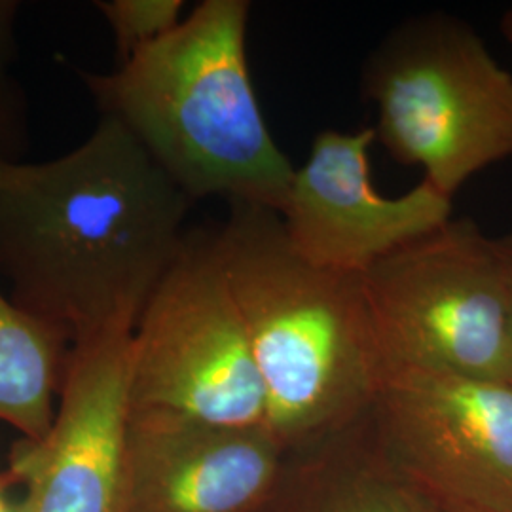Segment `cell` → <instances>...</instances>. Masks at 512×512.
I'll use <instances>...</instances> for the list:
<instances>
[{"label":"cell","mask_w":512,"mask_h":512,"mask_svg":"<svg viewBox=\"0 0 512 512\" xmlns=\"http://www.w3.org/2000/svg\"><path fill=\"white\" fill-rule=\"evenodd\" d=\"M192 200L120 122L0 190V275L21 310L71 342L137 325L179 253Z\"/></svg>","instance_id":"6da1fadb"},{"label":"cell","mask_w":512,"mask_h":512,"mask_svg":"<svg viewBox=\"0 0 512 512\" xmlns=\"http://www.w3.org/2000/svg\"><path fill=\"white\" fill-rule=\"evenodd\" d=\"M249 0H203L162 40L110 73L76 69L192 200L281 213L294 169L260 109L247 57Z\"/></svg>","instance_id":"7a4b0ae2"},{"label":"cell","mask_w":512,"mask_h":512,"mask_svg":"<svg viewBox=\"0 0 512 512\" xmlns=\"http://www.w3.org/2000/svg\"><path fill=\"white\" fill-rule=\"evenodd\" d=\"M213 238L285 454L363 420L387 370L363 277L313 266L262 207L230 205Z\"/></svg>","instance_id":"3957f363"},{"label":"cell","mask_w":512,"mask_h":512,"mask_svg":"<svg viewBox=\"0 0 512 512\" xmlns=\"http://www.w3.org/2000/svg\"><path fill=\"white\" fill-rule=\"evenodd\" d=\"M361 88L389 154L450 200L512 158V73L461 19L427 14L395 27L368 55Z\"/></svg>","instance_id":"277c9868"},{"label":"cell","mask_w":512,"mask_h":512,"mask_svg":"<svg viewBox=\"0 0 512 512\" xmlns=\"http://www.w3.org/2000/svg\"><path fill=\"white\" fill-rule=\"evenodd\" d=\"M385 366L512 382V317L495 249L473 219H452L363 275Z\"/></svg>","instance_id":"5b68a950"},{"label":"cell","mask_w":512,"mask_h":512,"mask_svg":"<svg viewBox=\"0 0 512 512\" xmlns=\"http://www.w3.org/2000/svg\"><path fill=\"white\" fill-rule=\"evenodd\" d=\"M131 410L266 427V397L213 232H188L131 336Z\"/></svg>","instance_id":"8992f818"},{"label":"cell","mask_w":512,"mask_h":512,"mask_svg":"<svg viewBox=\"0 0 512 512\" xmlns=\"http://www.w3.org/2000/svg\"><path fill=\"white\" fill-rule=\"evenodd\" d=\"M368 418L440 512H512V382L391 366Z\"/></svg>","instance_id":"52a82bcc"},{"label":"cell","mask_w":512,"mask_h":512,"mask_svg":"<svg viewBox=\"0 0 512 512\" xmlns=\"http://www.w3.org/2000/svg\"><path fill=\"white\" fill-rule=\"evenodd\" d=\"M133 327L71 342L48 435L19 440L10 475L25 484L18 512H118L128 433Z\"/></svg>","instance_id":"ba28073f"},{"label":"cell","mask_w":512,"mask_h":512,"mask_svg":"<svg viewBox=\"0 0 512 512\" xmlns=\"http://www.w3.org/2000/svg\"><path fill=\"white\" fill-rule=\"evenodd\" d=\"M376 129H325L294 171L279 219L296 253L317 268L363 275L385 256L452 219V202L421 181L403 196H382L370 173Z\"/></svg>","instance_id":"9c48e42d"},{"label":"cell","mask_w":512,"mask_h":512,"mask_svg":"<svg viewBox=\"0 0 512 512\" xmlns=\"http://www.w3.org/2000/svg\"><path fill=\"white\" fill-rule=\"evenodd\" d=\"M285 459L266 427L131 410L118 512H264Z\"/></svg>","instance_id":"30bf717a"},{"label":"cell","mask_w":512,"mask_h":512,"mask_svg":"<svg viewBox=\"0 0 512 512\" xmlns=\"http://www.w3.org/2000/svg\"><path fill=\"white\" fill-rule=\"evenodd\" d=\"M264 512H440L404 478L380 446L372 423L289 454Z\"/></svg>","instance_id":"8fae6325"},{"label":"cell","mask_w":512,"mask_h":512,"mask_svg":"<svg viewBox=\"0 0 512 512\" xmlns=\"http://www.w3.org/2000/svg\"><path fill=\"white\" fill-rule=\"evenodd\" d=\"M71 338L0 293V423L21 439H44L52 429Z\"/></svg>","instance_id":"7c38bea8"},{"label":"cell","mask_w":512,"mask_h":512,"mask_svg":"<svg viewBox=\"0 0 512 512\" xmlns=\"http://www.w3.org/2000/svg\"><path fill=\"white\" fill-rule=\"evenodd\" d=\"M109 23L118 65L169 35L183 21V0H97Z\"/></svg>","instance_id":"4fadbf2b"},{"label":"cell","mask_w":512,"mask_h":512,"mask_svg":"<svg viewBox=\"0 0 512 512\" xmlns=\"http://www.w3.org/2000/svg\"><path fill=\"white\" fill-rule=\"evenodd\" d=\"M19 2L0 0V162L21 164L29 147L27 99L12 74L18 55Z\"/></svg>","instance_id":"5bb4252c"},{"label":"cell","mask_w":512,"mask_h":512,"mask_svg":"<svg viewBox=\"0 0 512 512\" xmlns=\"http://www.w3.org/2000/svg\"><path fill=\"white\" fill-rule=\"evenodd\" d=\"M494 239L497 256H499V262H501V270H503V277H505V287H507L512 317V228Z\"/></svg>","instance_id":"9a60e30c"},{"label":"cell","mask_w":512,"mask_h":512,"mask_svg":"<svg viewBox=\"0 0 512 512\" xmlns=\"http://www.w3.org/2000/svg\"><path fill=\"white\" fill-rule=\"evenodd\" d=\"M21 164H2L0 162V190H4L6 186L14 183L21 173Z\"/></svg>","instance_id":"2e32d148"},{"label":"cell","mask_w":512,"mask_h":512,"mask_svg":"<svg viewBox=\"0 0 512 512\" xmlns=\"http://www.w3.org/2000/svg\"><path fill=\"white\" fill-rule=\"evenodd\" d=\"M499 31H501L503 38L512 46V6L503 12L501 21H499Z\"/></svg>","instance_id":"e0dca14e"},{"label":"cell","mask_w":512,"mask_h":512,"mask_svg":"<svg viewBox=\"0 0 512 512\" xmlns=\"http://www.w3.org/2000/svg\"><path fill=\"white\" fill-rule=\"evenodd\" d=\"M0 512H18L12 511V509L8 507V503L4 501V495H2V488H0Z\"/></svg>","instance_id":"ac0fdd59"}]
</instances>
